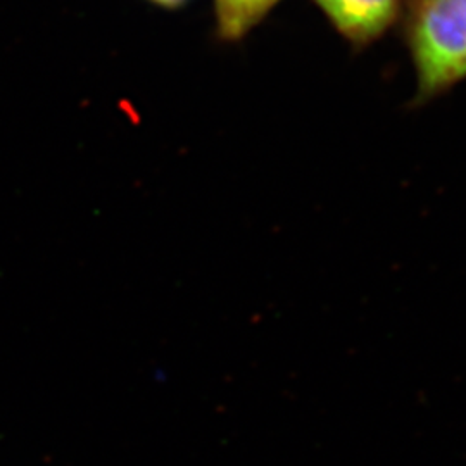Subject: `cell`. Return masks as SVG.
Listing matches in <instances>:
<instances>
[{"label":"cell","instance_id":"6da1fadb","mask_svg":"<svg viewBox=\"0 0 466 466\" xmlns=\"http://www.w3.org/2000/svg\"><path fill=\"white\" fill-rule=\"evenodd\" d=\"M404 38L417 78V102L466 80V0H413Z\"/></svg>","mask_w":466,"mask_h":466},{"label":"cell","instance_id":"7a4b0ae2","mask_svg":"<svg viewBox=\"0 0 466 466\" xmlns=\"http://www.w3.org/2000/svg\"><path fill=\"white\" fill-rule=\"evenodd\" d=\"M333 30L356 49L379 42L400 21L404 0H311Z\"/></svg>","mask_w":466,"mask_h":466},{"label":"cell","instance_id":"3957f363","mask_svg":"<svg viewBox=\"0 0 466 466\" xmlns=\"http://www.w3.org/2000/svg\"><path fill=\"white\" fill-rule=\"evenodd\" d=\"M280 0H215V23L221 42L244 40Z\"/></svg>","mask_w":466,"mask_h":466},{"label":"cell","instance_id":"277c9868","mask_svg":"<svg viewBox=\"0 0 466 466\" xmlns=\"http://www.w3.org/2000/svg\"><path fill=\"white\" fill-rule=\"evenodd\" d=\"M152 5L156 7H161V9H167V11H178L185 7L190 0H147Z\"/></svg>","mask_w":466,"mask_h":466}]
</instances>
